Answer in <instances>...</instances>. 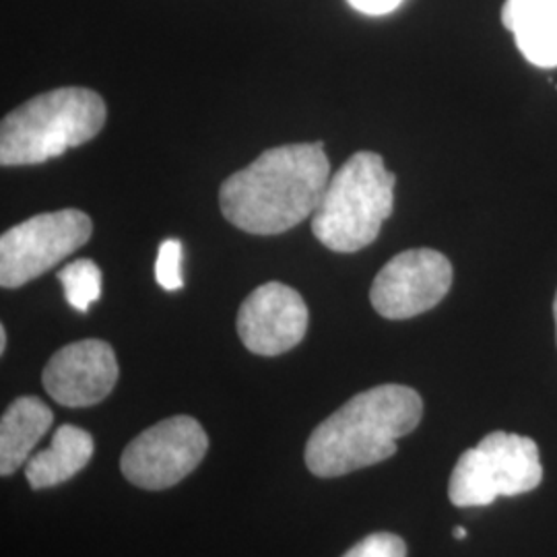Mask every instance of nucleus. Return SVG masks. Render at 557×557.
Returning a JSON list of instances; mask_svg holds the SVG:
<instances>
[{
    "mask_svg": "<svg viewBox=\"0 0 557 557\" xmlns=\"http://www.w3.org/2000/svg\"><path fill=\"white\" fill-rule=\"evenodd\" d=\"M236 326L248 351L275 358L306 337L308 306L294 287L271 281L244 299Z\"/></svg>",
    "mask_w": 557,
    "mask_h": 557,
    "instance_id": "nucleus-9",
    "label": "nucleus"
},
{
    "mask_svg": "<svg viewBox=\"0 0 557 557\" xmlns=\"http://www.w3.org/2000/svg\"><path fill=\"white\" fill-rule=\"evenodd\" d=\"M395 182L379 153L351 156L329 180L312 215V232L320 244L343 255L370 246L393 215Z\"/></svg>",
    "mask_w": 557,
    "mask_h": 557,
    "instance_id": "nucleus-4",
    "label": "nucleus"
},
{
    "mask_svg": "<svg viewBox=\"0 0 557 557\" xmlns=\"http://www.w3.org/2000/svg\"><path fill=\"white\" fill-rule=\"evenodd\" d=\"M554 317H556V333H557V294H556V299H554Z\"/></svg>",
    "mask_w": 557,
    "mask_h": 557,
    "instance_id": "nucleus-20",
    "label": "nucleus"
},
{
    "mask_svg": "<svg viewBox=\"0 0 557 557\" xmlns=\"http://www.w3.org/2000/svg\"><path fill=\"white\" fill-rule=\"evenodd\" d=\"M343 557H407V545L393 533H374L361 539Z\"/></svg>",
    "mask_w": 557,
    "mask_h": 557,
    "instance_id": "nucleus-16",
    "label": "nucleus"
},
{
    "mask_svg": "<svg viewBox=\"0 0 557 557\" xmlns=\"http://www.w3.org/2000/svg\"><path fill=\"white\" fill-rule=\"evenodd\" d=\"M94 234V223L79 209L41 213L17 223L0 238V285L17 289L41 277L85 246Z\"/></svg>",
    "mask_w": 557,
    "mask_h": 557,
    "instance_id": "nucleus-6",
    "label": "nucleus"
},
{
    "mask_svg": "<svg viewBox=\"0 0 557 557\" xmlns=\"http://www.w3.org/2000/svg\"><path fill=\"white\" fill-rule=\"evenodd\" d=\"M356 11L363 13V15H372V17H380V15H388L393 11H397L403 0H347Z\"/></svg>",
    "mask_w": 557,
    "mask_h": 557,
    "instance_id": "nucleus-17",
    "label": "nucleus"
},
{
    "mask_svg": "<svg viewBox=\"0 0 557 557\" xmlns=\"http://www.w3.org/2000/svg\"><path fill=\"white\" fill-rule=\"evenodd\" d=\"M156 278L165 292H178L184 287L182 277V244L180 239H165L156 260Z\"/></svg>",
    "mask_w": 557,
    "mask_h": 557,
    "instance_id": "nucleus-15",
    "label": "nucleus"
},
{
    "mask_svg": "<svg viewBox=\"0 0 557 557\" xmlns=\"http://www.w3.org/2000/svg\"><path fill=\"white\" fill-rule=\"evenodd\" d=\"M543 481L537 444L510 432H492L458 458L448 498L458 508L490 506L499 496L529 494Z\"/></svg>",
    "mask_w": 557,
    "mask_h": 557,
    "instance_id": "nucleus-5",
    "label": "nucleus"
},
{
    "mask_svg": "<svg viewBox=\"0 0 557 557\" xmlns=\"http://www.w3.org/2000/svg\"><path fill=\"white\" fill-rule=\"evenodd\" d=\"M329 180L322 143L273 147L221 184V213L242 232L283 234L314 215Z\"/></svg>",
    "mask_w": 557,
    "mask_h": 557,
    "instance_id": "nucleus-1",
    "label": "nucleus"
},
{
    "mask_svg": "<svg viewBox=\"0 0 557 557\" xmlns=\"http://www.w3.org/2000/svg\"><path fill=\"white\" fill-rule=\"evenodd\" d=\"M44 388L64 407H91L119 382L114 349L100 338H85L59 349L41 374Z\"/></svg>",
    "mask_w": 557,
    "mask_h": 557,
    "instance_id": "nucleus-10",
    "label": "nucleus"
},
{
    "mask_svg": "<svg viewBox=\"0 0 557 557\" xmlns=\"http://www.w3.org/2000/svg\"><path fill=\"white\" fill-rule=\"evenodd\" d=\"M94 438L77 425H60L46 450L29 458L25 478L32 490H48L75 478L94 457Z\"/></svg>",
    "mask_w": 557,
    "mask_h": 557,
    "instance_id": "nucleus-13",
    "label": "nucleus"
},
{
    "mask_svg": "<svg viewBox=\"0 0 557 557\" xmlns=\"http://www.w3.org/2000/svg\"><path fill=\"white\" fill-rule=\"evenodd\" d=\"M60 283L64 287L66 301L79 310L87 312L94 301L101 296V271L94 260L81 259L66 264L59 273Z\"/></svg>",
    "mask_w": 557,
    "mask_h": 557,
    "instance_id": "nucleus-14",
    "label": "nucleus"
},
{
    "mask_svg": "<svg viewBox=\"0 0 557 557\" xmlns=\"http://www.w3.org/2000/svg\"><path fill=\"white\" fill-rule=\"evenodd\" d=\"M502 23L515 34L524 59L541 69H556L557 0H506Z\"/></svg>",
    "mask_w": 557,
    "mask_h": 557,
    "instance_id": "nucleus-11",
    "label": "nucleus"
},
{
    "mask_svg": "<svg viewBox=\"0 0 557 557\" xmlns=\"http://www.w3.org/2000/svg\"><path fill=\"white\" fill-rule=\"evenodd\" d=\"M54 421L52 409L38 397H21L0 419V475L9 478L27 465L32 450Z\"/></svg>",
    "mask_w": 557,
    "mask_h": 557,
    "instance_id": "nucleus-12",
    "label": "nucleus"
},
{
    "mask_svg": "<svg viewBox=\"0 0 557 557\" xmlns=\"http://www.w3.org/2000/svg\"><path fill=\"white\" fill-rule=\"evenodd\" d=\"M7 349V329L0 326V354H4Z\"/></svg>",
    "mask_w": 557,
    "mask_h": 557,
    "instance_id": "nucleus-18",
    "label": "nucleus"
},
{
    "mask_svg": "<svg viewBox=\"0 0 557 557\" xmlns=\"http://www.w3.org/2000/svg\"><path fill=\"white\" fill-rule=\"evenodd\" d=\"M106 103L96 91L62 87L21 103L0 126V163L36 165L100 135Z\"/></svg>",
    "mask_w": 557,
    "mask_h": 557,
    "instance_id": "nucleus-3",
    "label": "nucleus"
},
{
    "mask_svg": "<svg viewBox=\"0 0 557 557\" xmlns=\"http://www.w3.org/2000/svg\"><path fill=\"white\" fill-rule=\"evenodd\" d=\"M421 416L423 400L409 386L363 391L312 432L306 465L317 478H341L379 465L397 453V440L411 434Z\"/></svg>",
    "mask_w": 557,
    "mask_h": 557,
    "instance_id": "nucleus-2",
    "label": "nucleus"
},
{
    "mask_svg": "<svg viewBox=\"0 0 557 557\" xmlns=\"http://www.w3.org/2000/svg\"><path fill=\"white\" fill-rule=\"evenodd\" d=\"M209 438L190 416L163 419L133 440L120 458L122 475L133 485L160 492L190 475L207 455Z\"/></svg>",
    "mask_w": 557,
    "mask_h": 557,
    "instance_id": "nucleus-7",
    "label": "nucleus"
},
{
    "mask_svg": "<svg viewBox=\"0 0 557 557\" xmlns=\"http://www.w3.org/2000/svg\"><path fill=\"white\" fill-rule=\"evenodd\" d=\"M455 537H457V539L467 537V529H465V527H457V529H455Z\"/></svg>",
    "mask_w": 557,
    "mask_h": 557,
    "instance_id": "nucleus-19",
    "label": "nucleus"
},
{
    "mask_svg": "<svg viewBox=\"0 0 557 557\" xmlns=\"http://www.w3.org/2000/svg\"><path fill=\"white\" fill-rule=\"evenodd\" d=\"M450 285V260L436 250L416 248L400 252L380 269L370 289V301L384 319H413L438 306Z\"/></svg>",
    "mask_w": 557,
    "mask_h": 557,
    "instance_id": "nucleus-8",
    "label": "nucleus"
}]
</instances>
